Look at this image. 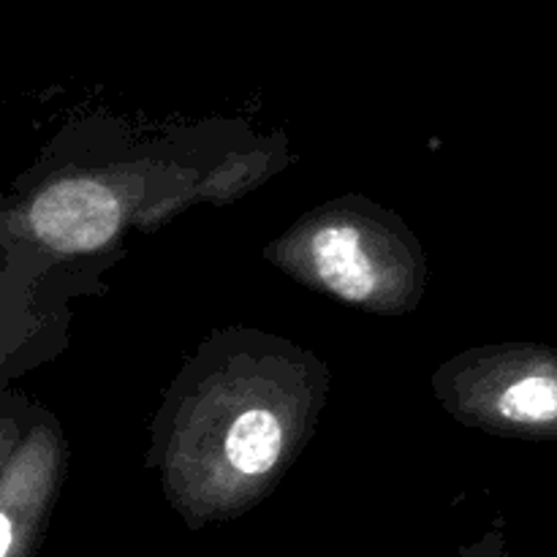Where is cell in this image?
Listing matches in <instances>:
<instances>
[{
  "label": "cell",
  "mask_w": 557,
  "mask_h": 557,
  "mask_svg": "<svg viewBox=\"0 0 557 557\" xmlns=\"http://www.w3.org/2000/svg\"><path fill=\"white\" fill-rule=\"evenodd\" d=\"M281 422L270 411H248L234 422L226 441V455L239 473L261 476L272 471L281 457Z\"/></svg>",
  "instance_id": "3957f363"
},
{
  "label": "cell",
  "mask_w": 557,
  "mask_h": 557,
  "mask_svg": "<svg viewBox=\"0 0 557 557\" xmlns=\"http://www.w3.org/2000/svg\"><path fill=\"white\" fill-rule=\"evenodd\" d=\"M120 201L96 180H60L33 199L27 223L49 248L63 253L96 250L117 234Z\"/></svg>",
  "instance_id": "6da1fadb"
},
{
  "label": "cell",
  "mask_w": 557,
  "mask_h": 557,
  "mask_svg": "<svg viewBox=\"0 0 557 557\" xmlns=\"http://www.w3.org/2000/svg\"><path fill=\"white\" fill-rule=\"evenodd\" d=\"M313 264L321 283L348 302H364L379 283L362 237L348 226H326L315 234Z\"/></svg>",
  "instance_id": "7a4b0ae2"
}]
</instances>
